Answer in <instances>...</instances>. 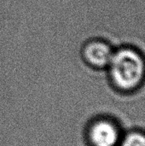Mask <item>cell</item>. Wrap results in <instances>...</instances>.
Segmentation results:
<instances>
[{
	"label": "cell",
	"mask_w": 145,
	"mask_h": 146,
	"mask_svg": "<svg viewBox=\"0 0 145 146\" xmlns=\"http://www.w3.org/2000/svg\"><path fill=\"white\" fill-rule=\"evenodd\" d=\"M114 51L109 44L103 41L95 40L86 44L84 50V56L87 62L95 68L108 67Z\"/></svg>",
	"instance_id": "3"
},
{
	"label": "cell",
	"mask_w": 145,
	"mask_h": 146,
	"mask_svg": "<svg viewBox=\"0 0 145 146\" xmlns=\"http://www.w3.org/2000/svg\"><path fill=\"white\" fill-rule=\"evenodd\" d=\"M121 146H145V133L139 130H133L121 137Z\"/></svg>",
	"instance_id": "4"
},
{
	"label": "cell",
	"mask_w": 145,
	"mask_h": 146,
	"mask_svg": "<svg viewBox=\"0 0 145 146\" xmlns=\"http://www.w3.org/2000/svg\"><path fill=\"white\" fill-rule=\"evenodd\" d=\"M108 67L113 85L121 92H133L144 82L145 59L135 49L125 47L114 52Z\"/></svg>",
	"instance_id": "1"
},
{
	"label": "cell",
	"mask_w": 145,
	"mask_h": 146,
	"mask_svg": "<svg viewBox=\"0 0 145 146\" xmlns=\"http://www.w3.org/2000/svg\"><path fill=\"white\" fill-rule=\"evenodd\" d=\"M89 138L92 146H117L121 135L116 123L111 120L101 119L91 125Z\"/></svg>",
	"instance_id": "2"
}]
</instances>
